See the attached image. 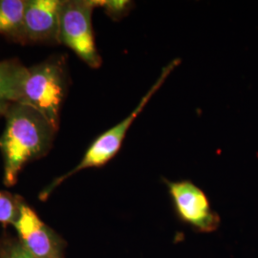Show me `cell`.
I'll list each match as a JSON object with an SVG mask.
<instances>
[{
    "mask_svg": "<svg viewBox=\"0 0 258 258\" xmlns=\"http://www.w3.org/2000/svg\"><path fill=\"white\" fill-rule=\"evenodd\" d=\"M19 240L36 258H64L65 243L55 231L23 202L19 219L15 223Z\"/></svg>",
    "mask_w": 258,
    "mask_h": 258,
    "instance_id": "8992f818",
    "label": "cell"
},
{
    "mask_svg": "<svg viewBox=\"0 0 258 258\" xmlns=\"http://www.w3.org/2000/svg\"><path fill=\"white\" fill-rule=\"evenodd\" d=\"M26 0H0V36L8 40L26 44L24 12Z\"/></svg>",
    "mask_w": 258,
    "mask_h": 258,
    "instance_id": "9c48e42d",
    "label": "cell"
},
{
    "mask_svg": "<svg viewBox=\"0 0 258 258\" xmlns=\"http://www.w3.org/2000/svg\"><path fill=\"white\" fill-rule=\"evenodd\" d=\"M0 258L34 257L19 240L7 239L0 241Z\"/></svg>",
    "mask_w": 258,
    "mask_h": 258,
    "instance_id": "7c38bea8",
    "label": "cell"
},
{
    "mask_svg": "<svg viewBox=\"0 0 258 258\" xmlns=\"http://www.w3.org/2000/svg\"><path fill=\"white\" fill-rule=\"evenodd\" d=\"M23 202V199L19 195L0 190V223L4 227L15 225L19 219Z\"/></svg>",
    "mask_w": 258,
    "mask_h": 258,
    "instance_id": "30bf717a",
    "label": "cell"
},
{
    "mask_svg": "<svg viewBox=\"0 0 258 258\" xmlns=\"http://www.w3.org/2000/svg\"><path fill=\"white\" fill-rule=\"evenodd\" d=\"M69 87V73L64 55L50 56L28 68L21 101L39 112L57 131L60 111Z\"/></svg>",
    "mask_w": 258,
    "mask_h": 258,
    "instance_id": "7a4b0ae2",
    "label": "cell"
},
{
    "mask_svg": "<svg viewBox=\"0 0 258 258\" xmlns=\"http://www.w3.org/2000/svg\"><path fill=\"white\" fill-rule=\"evenodd\" d=\"M132 6H133L132 2L125 1V0L123 1L122 0L120 1L98 0V7H102V9L104 10L105 14L113 20H119L124 18L131 11Z\"/></svg>",
    "mask_w": 258,
    "mask_h": 258,
    "instance_id": "8fae6325",
    "label": "cell"
},
{
    "mask_svg": "<svg viewBox=\"0 0 258 258\" xmlns=\"http://www.w3.org/2000/svg\"><path fill=\"white\" fill-rule=\"evenodd\" d=\"M5 120V129L0 137L4 162L3 182L12 186L28 162L49 152L57 131L39 112L21 102L10 108Z\"/></svg>",
    "mask_w": 258,
    "mask_h": 258,
    "instance_id": "6da1fadb",
    "label": "cell"
},
{
    "mask_svg": "<svg viewBox=\"0 0 258 258\" xmlns=\"http://www.w3.org/2000/svg\"><path fill=\"white\" fill-rule=\"evenodd\" d=\"M165 183L180 221L201 233L218 230L221 218L212 210L207 194L199 186L188 180L170 182L165 179Z\"/></svg>",
    "mask_w": 258,
    "mask_h": 258,
    "instance_id": "5b68a950",
    "label": "cell"
},
{
    "mask_svg": "<svg viewBox=\"0 0 258 258\" xmlns=\"http://www.w3.org/2000/svg\"><path fill=\"white\" fill-rule=\"evenodd\" d=\"M98 0L62 1L59 16V44H64L93 69L102 66L95 41L92 14Z\"/></svg>",
    "mask_w": 258,
    "mask_h": 258,
    "instance_id": "277c9868",
    "label": "cell"
},
{
    "mask_svg": "<svg viewBox=\"0 0 258 258\" xmlns=\"http://www.w3.org/2000/svg\"><path fill=\"white\" fill-rule=\"evenodd\" d=\"M28 77V67L19 58L0 61V118H5L10 108L21 101Z\"/></svg>",
    "mask_w": 258,
    "mask_h": 258,
    "instance_id": "ba28073f",
    "label": "cell"
},
{
    "mask_svg": "<svg viewBox=\"0 0 258 258\" xmlns=\"http://www.w3.org/2000/svg\"><path fill=\"white\" fill-rule=\"evenodd\" d=\"M180 63L181 59L175 58L166 65V67H164L156 82L149 88L147 94L141 99L135 109L132 111L126 118L120 120L119 123L115 124L114 126H112L111 128L106 130L105 132H103L100 136L95 139L92 144L89 146V148L85 151L82 161L75 166L72 170L65 173L64 175L56 178L41 191V194H39L40 200L45 201L55 187H57L62 182H64L65 180H67L69 177L74 175L76 173L82 171L83 169L102 167L108 164L111 160L119 153L129 128L131 127L133 122L143 112L144 108L148 105L152 97L162 87V85L165 83L169 75L174 71V69L178 67Z\"/></svg>",
    "mask_w": 258,
    "mask_h": 258,
    "instance_id": "3957f363",
    "label": "cell"
},
{
    "mask_svg": "<svg viewBox=\"0 0 258 258\" xmlns=\"http://www.w3.org/2000/svg\"><path fill=\"white\" fill-rule=\"evenodd\" d=\"M62 0H26L24 35L27 43L59 44Z\"/></svg>",
    "mask_w": 258,
    "mask_h": 258,
    "instance_id": "52a82bcc",
    "label": "cell"
}]
</instances>
